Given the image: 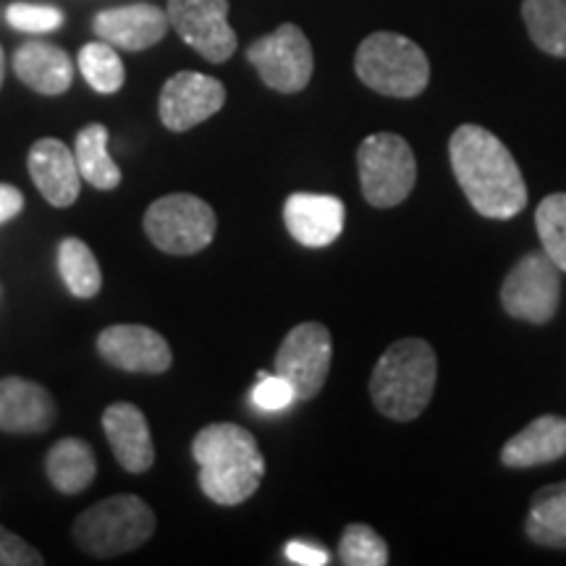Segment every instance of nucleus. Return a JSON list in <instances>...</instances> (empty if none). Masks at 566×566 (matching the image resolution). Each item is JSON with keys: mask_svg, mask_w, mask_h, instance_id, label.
Wrapping results in <instances>:
<instances>
[{"mask_svg": "<svg viewBox=\"0 0 566 566\" xmlns=\"http://www.w3.org/2000/svg\"><path fill=\"white\" fill-rule=\"evenodd\" d=\"M3 76H6V55H3V48H0V87H3Z\"/></svg>", "mask_w": 566, "mask_h": 566, "instance_id": "nucleus-34", "label": "nucleus"}, {"mask_svg": "<svg viewBox=\"0 0 566 566\" xmlns=\"http://www.w3.org/2000/svg\"><path fill=\"white\" fill-rule=\"evenodd\" d=\"M286 558L292 564H300V566H325L331 562V556L325 554L323 548L313 546V543H302V541L289 543Z\"/></svg>", "mask_w": 566, "mask_h": 566, "instance_id": "nucleus-32", "label": "nucleus"}, {"mask_svg": "<svg viewBox=\"0 0 566 566\" xmlns=\"http://www.w3.org/2000/svg\"><path fill=\"white\" fill-rule=\"evenodd\" d=\"M6 19L19 32H53L63 24V11L53 9V6L11 3Z\"/></svg>", "mask_w": 566, "mask_h": 566, "instance_id": "nucleus-29", "label": "nucleus"}, {"mask_svg": "<svg viewBox=\"0 0 566 566\" xmlns=\"http://www.w3.org/2000/svg\"><path fill=\"white\" fill-rule=\"evenodd\" d=\"M145 233L160 252L197 254L216 237V210L197 195H168L145 212Z\"/></svg>", "mask_w": 566, "mask_h": 566, "instance_id": "nucleus-7", "label": "nucleus"}, {"mask_svg": "<svg viewBox=\"0 0 566 566\" xmlns=\"http://www.w3.org/2000/svg\"><path fill=\"white\" fill-rule=\"evenodd\" d=\"M192 457L200 464L202 493L221 506L244 504L263 483V451L237 422L205 424L192 441Z\"/></svg>", "mask_w": 566, "mask_h": 566, "instance_id": "nucleus-2", "label": "nucleus"}, {"mask_svg": "<svg viewBox=\"0 0 566 566\" xmlns=\"http://www.w3.org/2000/svg\"><path fill=\"white\" fill-rule=\"evenodd\" d=\"M59 273L76 300H92L103 286V273L97 258L82 239H63L59 247Z\"/></svg>", "mask_w": 566, "mask_h": 566, "instance_id": "nucleus-25", "label": "nucleus"}, {"mask_svg": "<svg viewBox=\"0 0 566 566\" xmlns=\"http://www.w3.org/2000/svg\"><path fill=\"white\" fill-rule=\"evenodd\" d=\"M535 229L541 237L543 252L566 273V192L548 195L535 210Z\"/></svg>", "mask_w": 566, "mask_h": 566, "instance_id": "nucleus-27", "label": "nucleus"}, {"mask_svg": "<svg viewBox=\"0 0 566 566\" xmlns=\"http://www.w3.org/2000/svg\"><path fill=\"white\" fill-rule=\"evenodd\" d=\"M501 304L514 321L546 325L562 304V271L546 252H527L501 283Z\"/></svg>", "mask_w": 566, "mask_h": 566, "instance_id": "nucleus-8", "label": "nucleus"}, {"mask_svg": "<svg viewBox=\"0 0 566 566\" xmlns=\"http://www.w3.org/2000/svg\"><path fill=\"white\" fill-rule=\"evenodd\" d=\"M346 208L334 195L296 192L283 205V223L302 247H328L344 231Z\"/></svg>", "mask_w": 566, "mask_h": 566, "instance_id": "nucleus-15", "label": "nucleus"}, {"mask_svg": "<svg viewBox=\"0 0 566 566\" xmlns=\"http://www.w3.org/2000/svg\"><path fill=\"white\" fill-rule=\"evenodd\" d=\"M155 533V512L139 495H111L74 522V541L95 558L124 556L145 546Z\"/></svg>", "mask_w": 566, "mask_h": 566, "instance_id": "nucleus-5", "label": "nucleus"}, {"mask_svg": "<svg viewBox=\"0 0 566 566\" xmlns=\"http://www.w3.org/2000/svg\"><path fill=\"white\" fill-rule=\"evenodd\" d=\"M103 430L113 457L132 475H142L155 464V446L145 412L132 401H116L103 412Z\"/></svg>", "mask_w": 566, "mask_h": 566, "instance_id": "nucleus-16", "label": "nucleus"}, {"mask_svg": "<svg viewBox=\"0 0 566 566\" xmlns=\"http://www.w3.org/2000/svg\"><path fill=\"white\" fill-rule=\"evenodd\" d=\"M522 19L543 53L566 59V0H522Z\"/></svg>", "mask_w": 566, "mask_h": 566, "instance_id": "nucleus-24", "label": "nucleus"}, {"mask_svg": "<svg viewBox=\"0 0 566 566\" xmlns=\"http://www.w3.org/2000/svg\"><path fill=\"white\" fill-rule=\"evenodd\" d=\"M24 210V195L11 184H0V226L13 221Z\"/></svg>", "mask_w": 566, "mask_h": 566, "instance_id": "nucleus-33", "label": "nucleus"}, {"mask_svg": "<svg viewBox=\"0 0 566 566\" xmlns=\"http://www.w3.org/2000/svg\"><path fill=\"white\" fill-rule=\"evenodd\" d=\"M338 562L344 566H386L388 546L370 525H346L338 541Z\"/></svg>", "mask_w": 566, "mask_h": 566, "instance_id": "nucleus-28", "label": "nucleus"}, {"mask_svg": "<svg viewBox=\"0 0 566 566\" xmlns=\"http://www.w3.org/2000/svg\"><path fill=\"white\" fill-rule=\"evenodd\" d=\"M59 409L45 386L27 378H0V430L6 433H45Z\"/></svg>", "mask_w": 566, "mask_h": 566, "instance_id": "nucleus-18", "label": "nucleus"}, {"mask_svg": "<svg viewBox=\"0 0 566 566\" xmlns=\"http://www.w3.org/2000/svg\"><path fill=\"white\" fill-rule=\"evenodd\" d=\"M247 61L258 69L265 87L283 95H294L307 87L315 69L313 45L296 24H281L275 32L254 40L247 48Z\"/></svg>", "mask_w": 566, "mask_h": 566, "instance_id": "nucleus-9", "label": "nucleus"}, {"mask_svg": "<svg viewBox=\"0 0 566 566\" xmlns=\"http://www.w3.org/2000/svg\"><path fill=\"white\" fill-rule=\"evenodd\" d=\"M45 472L55 491L66 495L87 491L97 475L95 451L82 438H63V441H59L48 451Z\"/></svg>", "mask_w": 566, "mask_h": 566, "instance_id": "nucleus-21", "label": "nucleus"}, {"mask_svg": "<svg viewBox=\"0 0 566 566\" xmlns=\"http://www.w3.org/2000/svg\"><path fill=\"white\" fill-rule=\"evenodd\" d=\"M168 21L205 61L223 63L237 53L239 42L229 24V0H168Z\"/></svg>", "mask_w": 566, "mask_h": 566, "instance_id": "nucleus-11", "label": "nucleus"}, {"mask_svg": "<svg viewBox=\"0 0 566 566\" xmlns=\"http://www.w3.org/2000/svg\"><path fill=\"white\" fill-rule=\"evenodd\" d=\"M45 558L24 537L0 525V566H42Z\"/></svg>", "mask_w": 566, "mask_h": 566, "instance_id": "nucleus-31", "label": "nucleus"}, {"mask_svg": "<svg viewBox=\"0 0 566 566\" xmlns=\"http://www.w3.org/2000/svg\"><path fill=\"white\" fill-rule=\"evenodd\" d=\"M168 27H171L168 13L150 3L118 6V9L101 11L92 21V30H95L97 38L113 48L132 53L158 45L166 38Z\"/></svg>", "mask_w": 566, "mask_h": 566, "instance_id": "nucleus-14", "label": "nucleus"}, {"mask_svg": "<svg viewBox=\"0 0 566 566\" xmlns=\"http://www.w3.org/2000/svg\"><path fill=\"white\" fill-rule=\"evenodd\" d=\"M13 71L27 87L40 95H63L74 82L69 53L51 42H24L13 53Z\"/></svg>", "mask_w": 566, "mask_h": 566, "instance_id": "nucleus-20", "label": "nucleus"}, {"mask_svg": "<svg viewBox=\"0 0 566 566\" xmlns=\"http://www.w3.org/2000/svg\"><path fill=\"white\" fill-rule=\"evenodd\" d=\"M449 160L472 208L491 221H509L527 208L520 163L493 132L462 124L449 139Z\"/></svg>", "mask_w": 566, "mask_h": 566, "instance_id": "nucleus-1", "label": "nucleus"}, {"mask_svg": "<svg viewBox=\"0 0 566 566\" xmlns=\"http://www.w3.org/2000/svg\"><path fill=\"white\" fill-rule=\"evenodd\" d=\"M97 352L105 363L124 373L160 375L174 363L171 346L158 331L137 323H118L97 336Z\"/></svg>", "mask_w": 566, "mask_h": 566, "instance_id": "nucleus-13", "label": "nucleus"}, {"mask_svg": "<svg viewBox=\"0 0 566 566\" xmlns=\"http://www.w3.org/2000/svg\"><path fill=\"white\" fill-rule=\"evenodd\" d=\"M334 363V338L323 323H300L275 352L273 373L292 384L296 399L310 401L323 391Z\"/></svg>", "mask_w": 566, "mask_h": 566, "instance_id": "nucleus-10", "label": "nucleus"}, {"mask_svg": "<svg viewBox=\"0 0 566 566\" xmlns=\"http://www.w3.org/2000/svg\"><path fill=\"white\" fill-rule=\"evenodd\" d=\"M226 103V87L216 76L200 71H179L163 84L158 113L160 122L171 132H189L197 124L216 116Z\"/></svg>", "mask_w": 566, "mask_h": 566, "instance_id": "nucleus-12", "label": "nucleus"}, {"mask_svg": "<svg viewBox=\"0 0 566 566\" xmlns=\"http://www.w3.org/2000/svg\"><path fill=\"white\" fill-rule=\"evenodd\" d=\"M438 357L424 338H401L388 346L370 375V399L394 422L417 420L436 394Z\"/></svg>", "mask_w": 566, "mask_h": 566, "instance_id": "nucleus-3", "label": "nucleus"}, {"mask_svg": "<svg viewBox=\"0 0 566 566\" xmlns=\"http://www.w3.org/2000/svg\"><path fill=\"white\" fill-rule=\"evenodd\" d=\"M354 71L363 84L386 97H417L430 82L428 55L399 32H373L354 55Z\"/></svg>", "mask_w": 566, "mask_h": 566, "instance_id": "nucleus-4", "label": "nucleus"}, {"mask_svg": "<svg viewBox=\"0 0 566 566\" xmlns=\"http://www.w3.org/2000/svg\"><path fill=\"white\" fill-rule=\"evenodd\" d=\"M74 158L82 179L95 189L108 192V189H116L122 184V171H118L116 160L108 153V129L103 124H90L76 134Z\"/></svg>", "mask_w": 566, "mask_h": 566, "instance_id": "nucleus-23", "label": "nucleus"}, {"mask_svg": "<svg viewBox=\"0 0 566 566\" xmlns=\"http://www.w3.org/2000/svg\"><path fill=\"white\" fill-rule=\"evenodd\" d=\"M525 533L543 548H566V480L543 485L530 499Z\"/></svg>", "mask_w": 566, "mask_h": 566, "instance_id": "nucleus-22", "label": "nucleus"}, {"mask_svg": "<svg viewBox=\"0 0 566 566\" xmlns=\"http://www.w3.org/2000/svg\"><path fill=\"white\" fill-rule=\"evenodd\" d=\"M359 187L373 208H396L412 195L417 160L405 137L378 132L363 139L357 150Z\"/></svg>", "mask_w": 566, "mask_h": 566, "instance_id": "nucleus-6", "label": "nucleus"}, {"mask_svg": "<svg viewBox=\"0 0 566 566\" xmlns=\"http://www.w3.org/2000/svg\"><path fill=\"white\" fill-rule=\"evenodd\" d=\"M80 69L87 84L101 95H113L124 87L126 69L122 59H118L116 48L108 42H90L80 53Z\"/></svg>", "mask_w": 566, "mask_h": 566, "instance_id": "nucleus-26", "label": "nucleus"}, {"mask_svg": "<svg viewBox=\"0 0 566 566\" xmlns=\"http://www.w3.org/2000/svg\"><path fill=\"white\" fill-rule=\"evenodd\" d=\"M30 176L34 187L40 189V195L45 197L53 208H69L80 197L82 189V174L76 166L74 153L63 145L61 139L45 137L34 142L30 158Z\"/></svg>", "mask_w": 566, "mask_h": 566, "instance_id": "nucleus-17", "label": "nucleus"}, {"mask_svg": "<svg viewBox=\"0 0 566 566\" xmlns=\"http://www.w3.org/2000/svg\"><path fill=\"white\" fill-rule=\"evenodd\" d=\"M566 457V417L543 415L509 438L501 449V464L509 470H533V467L558 462Z\"/></svg>", "mask_w": 566, "mask_h": 566, "instance_id": "nucleus-19", "label": "nucleus"}, {"mask_svg": "<svg viewBox=\"0 0 566 566\" xmlns=\"http://www.w3.org/2000/svg\"><path fill=\"white\" fill-rule=\"evenodd\" d=\"M258 378L260 384L252 391V401L258 409H263V412H281V409H286L296 401L292 384L286 378H281L279 373H260Z\"/></svg>", "mask_w": 566, "mask_h": 566, "instance_id": "nucleus-30", "label": "nucleus"}]
</instances>
